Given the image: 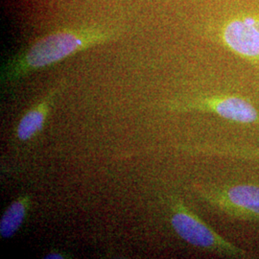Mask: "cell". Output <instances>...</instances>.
Wrapping results in <instances>:
<instances>
[{
  "mask_svg": "<svg viewBox=\"0 0 259 259\" xmlns=\"http://www.w3.org/2000/svg\"><path fill=\"white\" fill-rule=\"evenodd\" d=\"M119 36L118 28L103 25L65 28L52 32L3 64L1 83L8 85L19 83L28 75L58 64L83 50L110 42Z\"/></svg>",
  "mask_w": 259,
  "mask_h": 259,
  "instance_id": "obj_1",
  "label": "cell"
},
{
  "mask_svg": "<svg viewBox=\"0 0 259 259\" xmlns=\"http://www.w3.org/2000/svg\"><path fill=\"white\" fill-rule=\"evenodd\" d=\"M169 222L177 235L195 248L232 258H246L249 253L232 244L204 223L180 197L169 198Z\"/></svg>",
  "mask_w": 259,
  "mask_h": 259,
  "instance_id": "obj_2",
  "label": "cell"
},
{
  "mask_svg": "<svg viewBox=\"0 0 259 259\" xmlns=\"http://www.w3.org/2000/svg\"><path fill=\"white\" fill-rule=\"evenodd\" d=\"M192 189L203 203L227 217L259 223V185L196 184Z\"/></svg>",
  "mask_w": 259,
  "mask_h": 259,
  "instance_id": "obj_3",
  "label": "cell"
},
{
  "mask_svg": "<svg viewBox=\"0 0 259 259\" xmlns=\"http://www.w3.org/2000/svg\"><path fill=\"white\" fill-rule=\"evenodd\" d=\"M168 107L178 112H207L235 123L259 125L258 110L250 101L237 95H199L177 99L169 103Z\"/></svg>",
  "mask_w": 259,
  "mask_h": 259,
  "instance_id": "obj_4",
  "label": "cell"
},
{
  "mask_svg": "<svg viewBox=\"0 0 259 259\" xmlns=\"http://www.w3.org/2000/svg\"><path fill=\"white\" fill-rule=\"evenodd\" d=\"M221 42L232 53L259 63V14H241L227 20L220 30Z\"/></svg>",
  "mask_w": 259,
  "mask_h": 259,
  "instance_id": "obj_5",
  "label": "cell"
},
{
  "mask_svg": "<svg viewBox=\"0 0 259 259\" xmlns=\"http://www.w3.org/2000/svg\"><path fill=\"white\" fill-rule=\"evenodd\" d=\"M65 79L58 82L22 115L16 129V138L19 142H29L40 134L57 98L65 91Z\"/></svg>",
  "mask_w": 259,
  "mask_h": 259,
  "instance_id": "obj_6",
  "label": "cell"
},
{
  "mask_svg": "<svg viewBox=\"0 0 259 259\" xmlns=\"http://www.w3.org/2000/svg\"><path fill=\"white\" fill-rule=\"evenodd\" d=\"M184 150L192 155L214 156V157H233L241 159L259 160V147L236 145L231 143H213L185 146Z\"/></svg>",
  "mask_w": 259,
  "mask_h": 259,
  "instance_id": "obj_7",
  "label": "cell"
},
{
  "mask_svg": "<svg viewBox=\"0 0 259 259\" xmlns=\"http://www.w3.org/2000/svg\"><path fill=\"white\" fill-rule=\"evenodd\" d=\"M32 204L29 193L20 195L14 200L3 213L0 220V236L3 239L12 238L22 227Z\"/></svg>",
  "mask_w": 259,
  "mask_h": 259,
  "instance_id": "obj_8",
  "label": "cell"
},
{
  "mask_svg": "<svg viewBox=\"0 0 259 259\" xmlns=\"http://www.w3.org/2000/svg\"><path fill=\"white\" fill-rule=\"evenodd\" d=\"M70 257L71 256L68 253H66L65 251L58 250H51L45 256V258L47 259H66L70 258Z\"/></svg>",
  "mask_w": 259,
  "mask_h": 259,
  "instance_id": "obj_9",
  "label": "cell"
}]
</instances>
